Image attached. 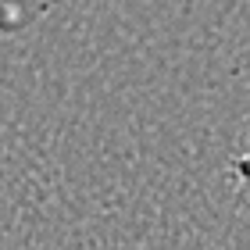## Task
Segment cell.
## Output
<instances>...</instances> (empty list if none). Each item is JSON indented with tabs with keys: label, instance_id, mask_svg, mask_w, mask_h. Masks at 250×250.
I'll return each mask as SVG.
<instances>
[{
	"label": "cell",
	"instance_id": "1",
	"mask_svg": "<svg viewBox=\"0 0 250 250\" xmlns=\"http://www.w3.org/2000/svg\"><path fill=\"white\" fill-rule=\"evenodd\" d=\"M225 172H229L232 189H236V193H240V197L250 204V150H247V154H236Z\"/></svg>",
	"mask_w": 250,
	"mask_h": 250
}]
</instances>
